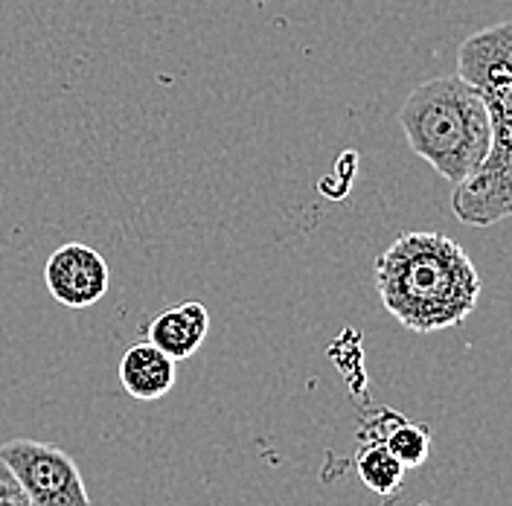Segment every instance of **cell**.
I'll return each instance as SVG.
<instances>
[{"label":"cell","mask_w":512,"mask_h":506,"mask_svg":"<svg viewBox=\"0 0 512 506\" xmlns=\"http://www.w3.org/2000/svg\"><path fill=\"white\" fill-rule=\"evenodd\" d=\"M0 460L12 469L35 506H94L76 460L53 443L9 440Z\"/></svg>","instance_id":"4"},{"label":"cell","mask_w":512,"mask_h":506,"mask_svg":"<svg viewBox=\"0 0 512 506\" xmlns=\"http://www.w3.org/2000/svg\"><path fill=\"white\" fill-rule=\"evenodd\" d=\"M399 123L416 158L454 187L469 181L489 155L492 128L486 102L460 73L414 88L402 102Z\"/></svg>","instance_id":"3"},{"label":"cell","mask_w":512,"mask_h":506,"mask_svg":"<svg viewBox=\"0 0 512 506\" xmlns=\"http://www.w3.org/2000/svg\"><path fill=\"white\" fill-rule=\"evenodd\" d=\"M207 335H210V312L201 303L169 306L149 323V341L163 349L172 361L192 358Z\"/></svg>","instance_id":"6"},{"label":"cell","mask_w":512,"mask_h":506,"mask_svg":"<svg viewBox=\"0 0 512 506\" xmlns=\"http://www.w3.org/2000/svg\"><path fill=\"white\" fill-rule=\"evenodd\" d=\"M384 445L399 457L405 469H414V466H422L431 454V431L425 425L399 419L396 428H390V434L384 437Z\"/></svg>","instance_id":"9"},{"label":"cell","mask_w":512,"mask_h":506,"mask_svg":"<svg viewBox=\"0 0 512 506\" xmlns=\"http://www.w3.org/2000/svg\"><path fill=\"white\" fill-rule=\"evenodd\" d=\"M120 384L137 402H158L175 387V361L152 341L137 344L120 361Z\"/></svg>","instance_id":"7"},{"label":"cell","mask_w":512,"mask_h":506,"mask_svg":"<svg viewBox=\"0 0 512 506\" xmlns=\"http://www.w3.org/2000/svg\"><path fill=\"white\" fill-rule=\"evenodd\" d=\"M457 73L486 102L492 143L478 172L457 184L451 210L469 227L512 219V21L469 35L457 53Z\"/></svg>","instance_id":"2"},{"label":"cell","mask_w":512,"mask_h":506,"mask_svg":"<svg viewBox=\"0 0 512 506\" xmlns=\"http://www.w3.org/2000/svg\"><path fill=\"white\" fill-rule=\"evenodd\" d=\"M373 277L384 309L416 335L460 326L478 309L483 288L472 256L431 230L396 236L376 256Z\"/></svg>","instance_id":"1"},{"label":"cell","mask_w":512,"mask_h":506,"mask_svg":"<svg viewBox=\"0 0 512 506\" xmlns=\"http://www.w3.org/2000/svg\"><path fill=\"white\" fill-rule=\"evenodd\" d=\"M358 477L361 483L376 492V495H393L402 483H405V466L399 463V457L384 445V440L379 443L364 445V451L358 454Z\"/></svg>","instance_id":"8"},{"label":"cell","mask_w":512,"mask_h":506,"mask_svg":"<svg viewBox=\"0 0 512 506\" xmlns=\"http://www.w3.org/2000/svg\"><path fill=\"white\" fill-rule=\"evenodd\" d=\"M0 506H35L3 460H0Z\"/></svg>","instance_id":"10"},{"label":"cell","mask_w":512,"mask_h":506,"mask_svg":"<svg viewBox=\"0 0 512 506\" xmlns=\"http://www.w3.org/2000/svg\"><path fill=\"white\" fill-rule=\"evenodd\" d=\"M108 262L82 242H67L44 265V283L53 300L67 309H88L108 291Z\"/></svg>","instance_id":"5"}]
</instances>
